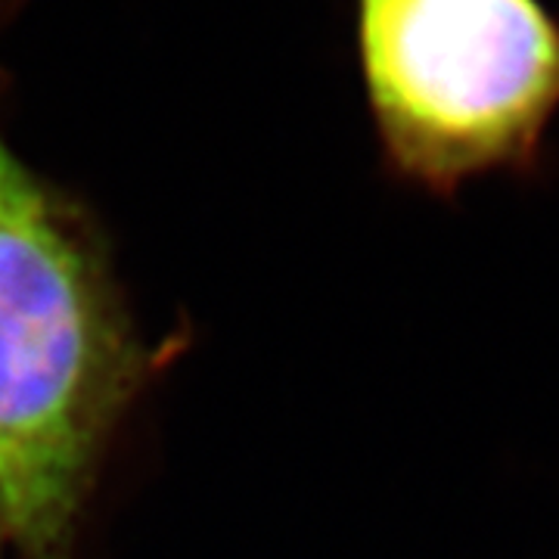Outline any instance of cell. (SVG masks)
<instances>
[{"label":"cell","mask_w":559,"mask_h":559,"mask_svg":"<svg viewBox=\"0 0 559 559\" xmlns=\"http://www.w3.org/2000/svg\"><path fill=\"white\" fill-rule=\"evenodd\" d=\"M355 47L382 156L436 197L540 175L559 116L550 0H355Z\"/></svg>","instance_id":"6da1fadb"},{"label":"cell","mask_w":559,"mask_h":559,"mask_svg":"<svg viewBox=\"0 0 559 559\" xmlns=\"http://www.w3.org/2000/svg\"><path fill=\"white\" fill-rule=\"evenodd\" d=\"M116 389L97 277L0 138V520L32 557L62 547Z\"/></svg>","instance_id":"7a4b0ae2"},{"label":"cell","mask_w":559,"mask_h":559,"mask_svg":"<svg viewBox=\"0 0 559 559\" xmlns=\"http://www.w3.org/2000/svg\"><path fill=\"white\" fill-rule=\"evenodd\" d=\"M7 544H10V535H7V525L0 520V559H3V550H7Z\"/></svg>","instance_id":"3957f363"}]
</instances>
